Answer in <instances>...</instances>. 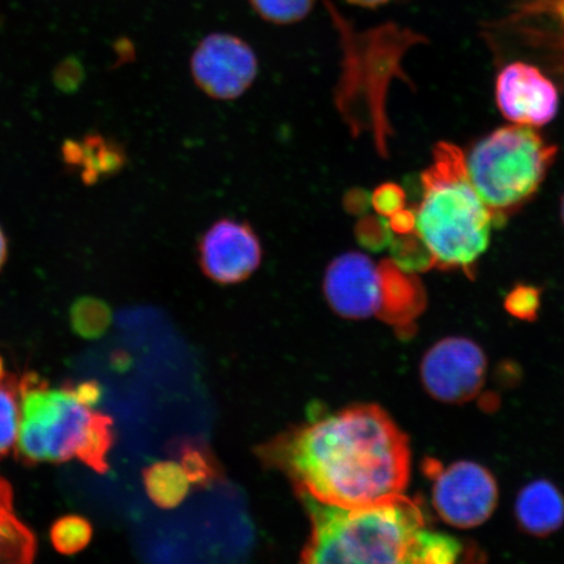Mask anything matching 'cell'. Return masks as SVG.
I'll list each match as a JSON object with an SVG mask.
<instances>
[{"instance_id":"cell-1","label":"cell","mask_w":564,"mask_h":564,"mask_svg":"<svg viewBox=\"0 0 564 564\" xmlns=\"http://www.w3.org/2000/svg\"><path fill=\"white\" fill-rule=\"evenodd\" d=\"M262 455L299 492L359 509L403 494L411 449L382 408L359 405L316 420L268 443Z\"/></svg>"},{"instance_id":"cell-2","label":"cell","mask_w":564,"mask_h":564,"mask_svg":"<svg viewBox=\"0 0 564 564\" xmlns=\"http://www.w3.org/2000/svg\"><path fill=\"white\" fill-rule=\"evenodd\" d=\"M300 494L313 527L303 562L421 564L429 529L420 506L403 494L359 509Z\"/></svg>"},{"instance_id":"cell-3","label":"cell","mask_w":564,"mask_h":564,"mask_svg":"<svg viewBox=\"0 0 564 564\" xmlns=\"http://www.w3.org/2000/svg\"><path fill=\"white\" fill-rule=\"evenodd\" d=\"M421 185L411 235L425 247L434 267L469 273L488 250L498 221L471 185L460 148L446 141L436 144Z\"/></svg>"},{"instance_id":"cell-4","label":"cell","mask_w":564,"mask_h":564,"mask_svg":"<svg viewBox=\"0 0 564 564\" xmlns=\"http://www.w3.org/2000/svg\"><path fill=\"white\" fill-rule=\"evenodd\" d=\"M21 406L17 444L21 460L65 463L70 458L105 474L115 443L108 415L83 405L69 387L51 388L44 379L25 373L19 383Z\"/></svg>"},{"instance_id":"cell-5","label":"cell","mask_w":564,"mask_h":564,"mask_svg":"<svg viewBox=\"0 0 564 564\" xmlns=\"http://www.w3.org/2000/svg\"><path fill=\"white\" fill-rule=\"evenodd\" d=\"M556 153L533 127L511 124L479 140L465 160L471 185L500 223L539 192Z\"/></svg>"},{"instance_id":"cell-6","label":"cell","mask_w":564,"mask_h":564,"mask_svg":"<svg viewBox=\"0 0 564 564\" xmlns=\"http://www.w3.org/2000/svg\"><path fill=\"white\" fill-rule=\"evenodd\" d=\"M425 470L434 479V509L447 524L476 528L486 523L496 511L498 485L484 465L462 460L443 468L440 463L427 460Z\"/></svg>"},{"instance_id":"cell-7","label":"cell","mask_w":564,"mask_h":564,"mask_svg":"<svg viewBox=\"0 0 564 564\" xmlns=\"http://www.w3.org/2000/svg\"><path fill=\"white\" fill-rule=\"evenodd\" d=\"M488 371L485 351L467 337H446L421 362V379L430 397L446 404H465L482 391Z\"/></svg>"},{"instance_id":"cell-8","label":"cell","mask_w":564,"mask_h":564,"mask_svg":"<svg viewBox=\"0 0 564 564\" xmlns=\"http://www.w3.org/2000/svg\"><path fill=\"white\" fill-rule=\"evenodd\" d=\"M197 87L218 101H231L250 89L259 73L256 52L242 39L212 33L196 46L189 61Z\"/></svg>"},{"instance_id":"cell-9","label":"cell","mask_w":564,"mask_h":564,"mask_svg":"<svg viewBox=\"0 0 564 564\" xmlns=\"http://www.w3.org/2000/svg\"><path fill=\"white\" fill-rule=\"evenodd\" d=\"M391 264H376L362 252L341 253L328 265L324 278V294L330 307L348 319L382 317Z\"/></svg>"},{"instance_id":"cell-10","label":"cell","mask_w":564,"mask_h":564,"mask_svg":"<svg viewBox=\"0 0 564 564\" xmlns=\"http://www.w3.org/2000/svg\"><path fill=\"white\" fill-rule=\"evenodd\" d=\"M496 100L507 121L533 129L552 122L560 109L555 83L527 62L509 63L500 70Z\"/></svg>"},{"instance_id":"cell-11","label":"cell","mask_w":564,"mask_h":564,"mask_svg":"<svg viewBox=\"0 0 564 564\" xmlns=\"http://www.w3.org/2000/svg\"><path fill=\"white\" fill-rule=\"evenodd\" d=\"M262 245L249 224L223 218L204 232L199 263L218 284H238L249 279L262 263Z\"/></svg>"},{"instance_id":"cell-12","label":"cell","mask_w":564,"mask_h":564,"mask_svg":"<svg viewBox=\"0 0 564 564\" xmlns=\"http://www.w3.org/2000/svg\"><path fill=\"white\" fill-rule=\"evenodd\" d=\"M498 25V31L520 37L525 46L554 52V61L564 59V0H512Z\"/></svg>"},{"instance_id":"cell-13","label":"cell","mask_w":564,"mask_h":564,"mask_svg":"<svg viewBox=\"0 0 564 564\" xmlns=\"http://www.w3.org/2000/svg\"><path fill=\"white\" fill-rule=\"evenodd\" d=\"M62 161L70 172L79 174L84 185L94 186L121 173L127 164V153L116 139L89 132L63 143Z\"/></svg>"},{"instance_id":"cell-14","label":"cell","mask_w":564,"mask_h":564,"mask_svg":"<svg viewBox=\"0 0 564 564\" xmlns=\"http://www.w3.org/2000/svg\"><path fill=\"white\" fill-rule=\"evenodd\" d=\"M514 518L521 531L534 538H546L564 524V496L547 479H535L520 490Z\"/></svg>"},{"instance_id":"cell-15","label":"cell","mask_w":564,"mask_h":564,"mask_svg":"<svg viewBox=\"0 0 564 564\" xmlns=\"http://www.w3.org/2000/svg\"><path fill=\"white\" fill-rule=\"evenodd\" d=\"M35 550L37 542L31 529L13 510L11 486L0 477V563H30Z\"/></svg>"},{"instance_id":"cell-16","label":"cell","mask_w":564,"mask_h":564,"mask_svg":"<svg viewBox=\"0 0 564 564\" xmlns=\"http://www.w3.org/2000/svg\"><path fill=\"white\" fill-rule=\"evenodd\" d=\"M145 486L154 503L173 507L185 497L187 478L178 465L159 463L145 471Z\"/></svg>"},{"instance_id":"cell-17","label":"cell","mask_w":564,"mask_h":564,"mask_svg":"<svg viewBox=\"0 0 564 564\" xmlns=\"http://www.w3.org/2000/svg\"><path fill=\"white\" fill-rule=\"evenodd\" d=\"M69 316L75 334L88 340L104 336L112 319L108 303L94 297L77 300Z\"/></svg>"},{"instance_id":"cell-18","label":"cell","mask_w":564,"mask_h":564,"mask_svg":"<svg viewBox=\"0 0 564 564\" xmlns=\"http://www.w3.org/2000/svg\"><path fill=\"white\" fill-rule=\"evenodd\" d=\"M18 394L19 384L15 380L0 382V458L10 454L18 444L21 423Z\"/></svg>"},{"instance_id":"cell-19","label":"cell","mask_w":564,"mask_h":564,"mask_svg":"<svg viewBox=\"0 0 564 564\" xmlns=\"http://www.w3.org/2000/svg\"><path fill=\"white\" fill-rule=\"evenodd\" d=\"M94 529L87 519L67 514L56 520L52 527L51 539L56 552L61 554H76L87 547Z\"/></svg>"},{"instance_id":"cell-20","label":"cell","mask_w":564,"mask_h":564,"mask_svg":"<svg viewBox=\"0 0 564 564\" xmlns=\"http://www.w3.org/2000/svg\"><path fill=\"white\" fill-rule=\"evenodd\" d=\"M252 10L268 23L291 25L300 23L313 11L316 0H249Z\"/></svg>"},{"instance_id":"cell-21","label":"cell","mask_w":564,"mask_h":564,"mask_svg":"<svg viewBox=\"0 0 564 564\" xmlns=\"http://www.w3.org/2000/svg\"><path fill=\"white\" fill-rule=\"evenodd\" d=\"M541 306V291L531 285L513 288L505 300L507 313L520 321L534 322L538 319Z\"/></svg>"},{"instance_id":"cell-22","label":"cell","mask_w":564,"mask_h":564,"mask_svg":"<svg viewBox=\"0 0 564 564\" xmlns=\"http://www.w3.org/2000/svg\"><path fill=\"white\" fill-rule=\"evenodd\" d=\"M86 80V69L76 56H67L53 69V84L65 95L76 94Z\"/></svg>"},{"instance_id":"cell-23","label":"cell","mask_w":564,"mask_h":564,"mask_svg":"<svg viewBox=\"0 0 564 564\" xmlns=\"http://www.w3.org/2000/svg\"><path fill=\"white\" fill-rule=\"evenodd\" d=\"M372 206L380 215L392 217L399 210L405 208V194L397 185L380 186L372 196Z\"/></svg>"},{"instance_id":"cell-24","label":"cell","mask_w":564,"mask_h":564,"mask_svg":"<svg viewBox=\"0 0 564 564\" xmlns=\"http://www.w3.org/2000/svg\"><path fill=\"white\" fill-rule=\"evenodd\" d=\"M74 397L90 409H94L102 398V388L95 380H88L75 386H68Z\"/></svg>"},{"instance_id":"cell-25","label":"cell","mask_w":564,"mask_h":564,"mask_svg":"<svg viewBox=\"0 0 564 564\" xmlns=\"http://www.w3.org/2000/svg\"><path fill=\"white\" fill-rule=\"evenodd\" d=\"M7 258H9V238H7L6 231L0 225V271L3 270Z\"/></svg>"},{"instance_id":"cell-26","label":"cell","mask_w":564,"mask_h":564,"mask_svg":"<svg viewBox=\"0 0 564 564\" xmlns=\"http://www.w3.org/2000/svg\"><path fill=\"white\" fill-rule=\"evenodd\" d=\"M352 6L364 7V9H377V7L384 6L391 0H345Z\"/></svg>"},{"instance_id":"cell-27","label":"cell","mask_w":564,"mask_h":564,"mask_svg":"<svg viewBox=\"0 0 564 564\" xmlns=\"http://www.w3.org/2000/svg\"><path fill=\"white\" fill-rule=\"evenodd\" d=\"M4 379H6L4 362H3V358L0 357V382H3Z\"/></svg>"},{"instance_id":"cell-28","label":"cell","mask_w":564,"mask_h":564,"mask_svg":"<svg viewBox=\"0 0 564 564\" xmlns=\"http://www.w3.org/2000/svg\"><path fill=\"white\" fill-rule=\"evenodd\" d=\"M561 215H562V220L564 224V195H563L562 202H561Z\"/></svg>"}]
</instances>
